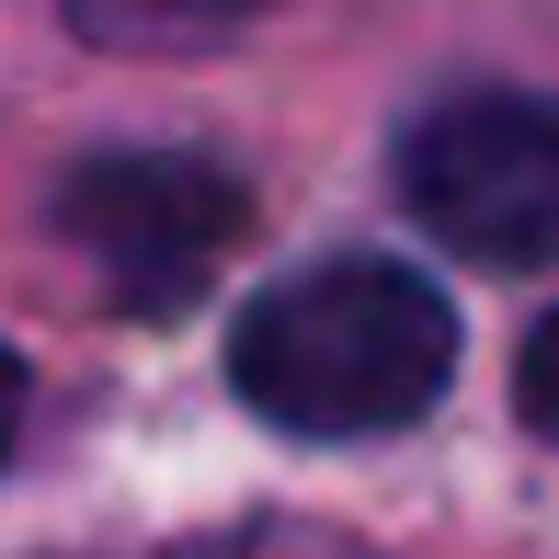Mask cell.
<instances>
[{"instance_id": "3", "label": "cell", "mask_w": 559, "mask_h": 559, "mask_svg": "<svg viewBox=\"0 0 559 559\" xmlns=\"http://www.w3.org/2000/svg\"><path fill=\"white\" fill-rule=\"evenodd\" d=\"M251 228V183L206 148H92L58 183V240L104 274L126 320H171L217 286Z\"/></svg>"}, {"instance_id": "5", "label": "cell", "mask_w": 559, "mask_h": 559, "mask_svg": "<svg viewBox=\"0 0 559 559\" xmlns=\"http://www.w3.org/2000/svg\"><path fill=\"white\" fill-rule=\"evenodd\" d=\"M514 412H525V435H548L559 445V309L525 332V354H514Z\"/></svg>"}, {"instance_id": "2", "label": "cell", "mask_w": 559, "mask_h": 559, "mask_svg": "<svg viewBox=\"0 0 559 559\" xmlns=\"http://www.w3.org/2000/svg\"><path fill=\"white\" fill-rule=\"evenodd\" d=\"M400 206L456 263L537 274L559 263V92L468 81L400 126Z\"/></svg>"}, {"instance_id": "4", "label": "cell", "mask_w": 559, "mask_h": 559, "mask_svg": "<svg viewBox=\"0 0 559 559\" xmlns=\"http://www.w3.org/2000/svg\"><path fill=\"white\" fill-rule=\"evenodd\" d=\"M286 0H69V35L104 46V58H194V46L251 35Z\"/></svg>"}, {"instance_id": "1", "label": "cell", "mask_w": 559, "mask_h": 559, "mask_svg": "<svg viewBox=\"0 0 559 559\" xmlns=\"http://www.w3.org/2000/svg\"><path fill=\"white\" fill-rule=\"evenodd\" d=\"M456 377V309L435 274L389 251H332V263L263 286L228 320V389L309 445L412 435Z\"/></svg>"}, {"instance_id": "7", "label": "cell", "mask_w": 559, "mask_h": 559, "mask_svg": "<svg viewBox=\"0 0 559 559\" xmlns=\"http://www.w3.org/2000/svg\"><path fill=\"white\" fill-rule=\"evenodd\" d=\"M194 559H251V548H194Z\"/></svg>"}, {"instance_id": "6", "label": "cell", "mask_w": 559, "mask_h": 559, "mask_svg": "<svg viewBox=\"0 0 559 559\" xmlns=\"http://www.w3.org/2000/svg\"><path fill=\"white\" fill-rule=\"evenodd\" d=\"M23 400H35V377H23V354L0 343V468H12V445H23Z\"/></svg>"}]
</instances>
